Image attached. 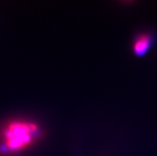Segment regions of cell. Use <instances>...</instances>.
<instances>
[{
  "mask_svg": "<svg viewBox=\"0 0 157 156\" xmlns=\"http://www.w3.org/2000/svg\"><path fill=\"white\" fill-rule=\"evenodd\" d=\"M39 135V127L29 121H12L2 132L3 147L10 152H18L33 144Z\"/></svg>",
  "mask_w": 157,
  "mask_h": 156,
  "instance_id": "6da1fadb",
  "label": "cell"
},
{
  "mask_svg": "<svg viewBox=\"0 0 157 156\" xmlns=\"http://www.w3.org/2000/svg\"><path fill=\"white\" fill-rule=\"evenodd\" d=\"M152 42V38L148 34H142L136 38L133 42V52L138 56L144 55L148 50Z\"/></svg>",
  "mask_w": 157,
  "mask_h": 156,
  "instance_id": "7a4b0ae2",
  "label": "cell"
}]
</instances>
